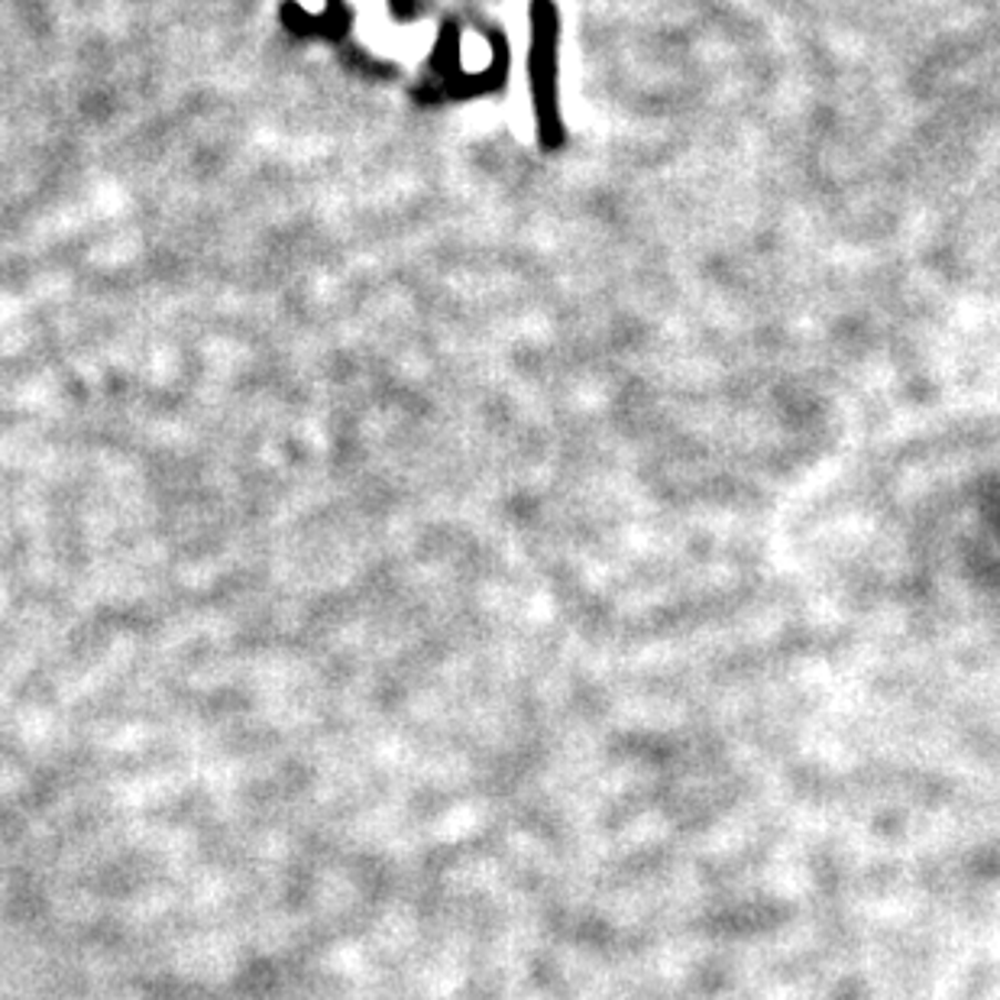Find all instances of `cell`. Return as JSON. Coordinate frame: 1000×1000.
I'll return each mask as SVG.
<instances>
[{
    "instance_id": "6da1fadb",
    "label": "cell",
    "mask_w": 1000,
    "mask_h": 1000,
    "mask_svg": "<svg viewBox=\"0 0 1000 1000\" xmlns=\"http://www.w3.org/2000/svg\"><path fill=\"white\" fill-rule=\"evenodd\" d=\"M532 97H535V117H538V136L544 146L564 143V126L557 111V13L547 0H535L532 7Z\"/></svg>"
}]
</instances>
